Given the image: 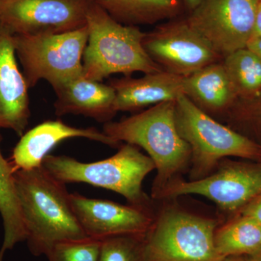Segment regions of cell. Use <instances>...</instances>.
<instances>
[{"label": "cell", "instance_id": "cell-1", "mask_svg": "<svg viewBox=\"0 0 261 261\" xmlns=\"http://www.w3.org/2000/svg\"><path fill=\"white\" fill-rule=\"evenodd\" d=\"M15 186L29 250L46 255L53 245L87 238L70 205L65 184L43 166L15 171Z\"/></svg>", "mask_w": 261, "mask_h": 261}, {"label": "cell", "instance_id": "cell-2", "mask_svg": "<svg viewBox=\"0 0 261 261\" xmlns=\"http://www.w3.org/2000/svg\"><path fill=\"white\" fill-rule=\"evenodd\" d=\"M103 132L118 143L124 142L147 152L157 170L152 189L154 199L191 159L190 147L176 126V102L159 103L121 121L108 122Z\"/></svg>", "mask_w": 261, "mask_h": 261}, {"label": "cell", "instance_id": "cell-3", "mask_svg": "<svg viewBox=\"0 0 261 261\" xmlns=\"http://www.w3.org/2000/svg\"><path fill=\"white\" fill-rule=\"evenodd\" d=\"M88 42L83 56V75L101 82L115 73L130 76L135 72L162 70L143 46L146 33L137 27L123 25L93 0L87 13Z\"/></svg>", "mask_w": 261, "mask_h": 261}, {"label": "cell", "instance_id": "cell-4", "mask_svg": "<svg viewBox=\"0 0 261 261\" xmlns=\"http://www.w3.org/2000/svg\"><path fill=\"white\" fill-rule=\"evenodd\" d=\"M42 166L63 183L84 182L107 189L123 196L129 205L152 213L151 200L142 190V182L155 166L137 146L126 143L112 157L93 163L47 154Z\"/></svg>", "mask_w": 261, "mask_h": 261}, {"label": "cell", "instance_id": "cell-5", "mask_svg": "<svg viewBox=\"0 0 261 261\" xmlns=\"http://www.w3.org/2000/svg\"><path fill=\"white\" fill-rule=\"evenodd\" d=\"M176 122L191 151V180L210 174L225 158L261 161L260 145L216 121L185 95L176 101Z\"/></svg>", "mask_w": 261, "mask_h": 261}, {"label": "cell", "instance_id": "cell-6", "mask_svg": "<svg viewBox=\"0 0 261 261\" xmlns=\"http://www.w3.org/2000/svg\"><path fill=\"white\" fill-rule=\"evenodd\" d=\"M88 42L87 25L47 35H14L15 53L29 88L46 80L53 89L83 75V56Z\"/></svg>", "mask_w": 261, "mask_h": 261}, {"label": "cell", "instance_id": "cell-7", "mask_svg": "<svg viewBox=\"0 0 261 261\" xmlns=\"http://www.w3.org/2000/svg\"><path fill=\"white\" fill-rule=\"evenodd\" d=\"M215 219L176 208L163 211L144 237L145 261H219Z\"/></svg>", "mask_w": 261, "mask_h": 261}, {"label": "cell", "instance_id": "cell-8", "mask_svg": "<svg viewBox=\"0 0 261 261\" xmlns=\"http://www.w3.org/2000/svg\"><path fill=\"white\" fill-rule=\"evenodd\" d=\"M196 195L206 197L220 208L239 212L261 195V161H228L199 179L173 180L157 199Z\"/></svg>", "mask_w": 261, "mask_h": 261}, {"label": "cell", "instance_id": "cell-9", "mask_svg": "<svg viewBox=\"0 0 261 261\" xmlns=\"http://www.w3.org/2000/svg\"><path fill=\"white\" fill-rule=\"evenodd\" d=\"M260 0H202L187 22L221 58L247 47Z\"/></svg>", "mask_w": 261, "mask_h": 261}, {"label": "cell", "instance_id": "cell-10", "mask_svg": "<svg viewBox=\"0 0 261 261\" xmlns=\"http://www.w3.org/2000/svg\"><path fill=\"white\" fill-rule=\"evenodd\" d=\"M143 46L161 69L183 78L223 60L187 19L161 24L146 33Z\"/></svg>", "mask_w": 261, "mask_h": 261}, {"label": "cell", "instance_id": "cell-11", "mask_svg": "<svg viewBox=\"0 0 261 261\" xmlns=\"http://www.w3.org/2000/svg\"><path fill=\"white\" fill-rule=\"evenodd\" d=\"M91 0H0V20L15 35H47L82 28Z\"/></svg>", "mask_w": 261, "mask_h": 261}, {"label": "cell", "instance_id": "cell-12", "mask_svg": "<svg viewBox=\"0 0 261 261\" xmlns=\"http://www.w3.org/2000/svg\"><path fill=\"white\" fill-rule=\"evenodd\" d=\"M70 205L84 233L103 240L121 235H143L154 221L152 213L132 205L71 193Z\"/></svg>", "mask_w": 261, "mask_h": 261}, {"label": "cell", "instance_id": "cell-13", "mask_svg": "<svg viewBox=\"0 0 261 261\" xmlns=\"http://www.w3.org/2000/svg\"><path fill=\"white\" fill-rule=\"evenodd\" d=\"M14 35L0 20V128L21 137L31 116L29 88L17 63Z\"/></svg>", "mask_w": 261, "mask_h": 261}, {"label": "cell", "instance_id": "cell-14", "mask_svg": "<svg viewBox=\"0 0 261 261\" xmlns=\"http://www.w3.org/2000/svg\"><path fill=\"white\" fill-rule=\"evenodd\" d=\"M74 137H84L111 147H117L120 144L94 128H76L60 120L47 121L21 136L13 149L10 162L15 171L40 167L43 160L55 146L62 141Z\"/></svg>", "mask_w": 261, "mask_h": 261}, {"label": "cell", "instance_id": "cell-15", "mask_svg": "<svg viewBox=\"0 0 261 261\" xmlns=\"http://www.w3.org/2000/svg\"><path fill=\"white\" fill-rule=\"evenodd\" d=\"M110 85L116 92L115 111H137L159 103L176 102L184 94L183 77L165 70L138 79L125 76Z\"/></svg>", "mask_w": 261, "mask_h": 261}, {"label": "cell", "instance_id": "cell-16", "mask_svg": "<svg viewBox=\"0 0 261 261\" xmlns=\"http://www.w3.org/2000/svg\"><path fill=\"white\" fill-rule=\"evenodd\" d=\"M56 114L83 115L99 122L109 121L115 111L116 92L111 85L88 80L84 75L54 89Z\"/></svg>", "mask_w": 261, "mask_h": 261}, {"label": "cell", "instance_id": "cell-17", "mask_svg": "<svg viewBox=\"0 0 261 261\" xmlns=\"http://www.w3.org/2000/svg\"><path fill=\"white\" fill-rule=\"evenodd\" d=\"M183 89L184 94L207 113L222 112L237 97L222 61L184 77Z\"/></svg>", "mask_w": 261, "mask_h": 261}, {"label": "cell", "instance_id": "cell-18", "mask_svg": "<svg viewBox=\"0 0 261 261\" xmlns=\"http://www.w3.org/2000/svg\"><path fill=\"white\" fill-rule=\"evenodd\" d=\"M123 25H151L181 13L182 0H93Z\"/></svg>", "mask_w": 261, "mask_h": 261}, {"label": "cell", "instance_id": "cell-19", "mask_svg": "<svg viewBox=\"0 0 261 261\" xmlns=\"http://www.w3.org/2000/svg\"><path fill=\"white\" fill-rule=\"evenodd\" d=\"M2 137L0 134V145ZM15 170L2 153L0 147V214L4 227V239L0 248V261L5 253L19 243L27 240L15 181Z\"/></svg>", "mask_w": 261, "mask_h": 261}, {"label": "cell", "instance_id": "cell-20", "mask_svg": "<svg viewBox=\"0 0 261 261\" xmlns=\"http://www.w3.org/2000/svg\"><path fill=\"white\" fill-rule=\"evenodd\" d=\"M215 247L220 258L234 255L247 256L261 248V226L251 218L239 214L218 226Z\"/></svg>", "mask_w": 261, "mask_h": 261}, {"label": "cell", "instance_id": "cell-21", "mask_svg": "<svg viewBox=\"0 0 261 261\" xmlns=\"http://www.w3.org/2000/svg\"><path fill=\"white\" fill-rule=\"evenodd\" d=\"M225 70L238 96L250 97L261 92V59L245 47L222 60Z\"/></svg>", "mask_w": 261, "mask_h": 261}, {"label": "cell", "instance_id": "cell-22", "mask_svg": "<svg viewBox=\"0 0 261 261\" xmlns=\"http://www.w3.org/2000/svg\"><path fill=\"white\" fill-rule=\"evenodd\" d=\"M143 235H121L101 240L99 261H145Z\"/></svg>", "mask_w": 261, "mask_h": 261}, {"label": "cell", "instance_id": "cell-23", "mask_svg": "<svg viewBox=\"0 0 261 261\" xmlns=\"http://www.w3.org/2000/svg\"><path fill=\"white\" fill-rule=\"evenodd\" d=\"M101 240H68L53 245L46 254L48 261H99Z\"/></svg>", "mask_w": 261, "mask_h": 261}, {"label": "cell", "instance_id": "cell-24", "mask_svg": "<svg viewBox=\"0 0 261 261\" xmlns=\"http://www.w3.org/2000/svg\"><path fill=\"white\" fill-rule=\"evenodd\" d=\"M238 214L251 218L261 226V195L243 207Z\"/></svg>", "mask_w": 261, "mask_h": 261}, {"label": "cell", "instance_id": "cell-25", "mask_svg": "<svg viewBox=\"0 0 261 261\" xmlns=\"http://www.w3.org/2000/svg\"><path fill=\"white\" fill-rule=\"evenodd\" d=\"M247 48L255 53L261 59V37H252L247 44Z\"/></svg>", "mask_w": 261, "mask_h": 261}, {"label": "cell", "instance_id": "cell-26", "mask_svg": "<svg viewBox=\"0 0 261 261\" xmlns=\"http://www.w3.org/2000/svg\"><path fill=\"white\" fill-rule=\"evenodd\" d=\"M261 37V0L259 3L258 7H257L253 37Z\"/></svg>", "mask_w": 261, "mask_h": 261}, {"label": "cell", "instance_id": "cell-27", "mask_svg": "<svg viewBox=\"0 0 261 261\" xmlns=\"http://www.w3.org/2000/svg\"><path fill=\"white\" fill-rule=\"evenodd\" d=\"M183 4L185 8L189 10V12H192L200 4L202 0H182Z\"/></svg>", "mask_w": 261, "mask_h": 261}, {"label": "cell", "instance_id": "cell-28", "mask_svg": "<svg viewBox=\"0 0 261 261\" xmlns=\"http://www.w3.org/2000/svg\"><path fill=\"white\" fill-rule=\"evenodd\" d=\"M247 261H261V248L250 255L245 256Z\"/></svg>", "mask_w": 261, "mask_h": 261}, {"label": "cell", "instance_id": "cell-29", "mask_svg": "<svg viewBox=\"0 0 261 261\" xmlns=\"http://www.w3.org/2000/svg\"><path fill=\"white\" fill-rule=\"evenodd\" d=\"M219 261H247L245 256L242 255H234V256H228L224 257Z\"/></svg>", "mask_w": 261, "mask_h": 261}]
</instances>
